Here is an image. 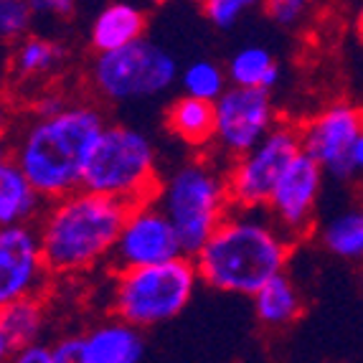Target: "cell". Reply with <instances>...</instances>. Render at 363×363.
<instances>
[{
  "label": "cell",
  "instance_id": "6da1fadb",
  "mask_svg": "<svg viewBox=\"0 0 363 363\" xmlns=\"http://www.w3.org/2000/svg\"><path fill=\"white\" fill-rule=\"evenodd\" d=\"M292 242L267 208L234 206L194 255L203 285L226 295H255L267 279L285 272Z\"/></svg>",
  "mask_w": 363,
  "mask_h": 363
},
{
  "label": "cell",
  "instance_id": "83f0119b",
  "mask_svg": "<svg viewBox=\"0 0 363 363\" xmlns=\"http://www.w3.org/2000/svg\"><path fill=\"white\" fill-rule=\"evenodd\" d=\"M51 348L54 363H82V335H64Z\"/></svg>",
  "mask_w": 363,
  "mask_h": 363
},
{
  "label": "cell",
  "instance_id": "ac0fdd59",
  "mask_svg": "<svg viewBox=\"0 0 363 363\" xmlns=\"http://www.w3.org/2000/svg\"><path fill=\"white\" fill-rule=\"evenodd\" d=\"M252 305H255V318L259 320V325L269 328V330L290 328L303 315V295L295 282L287 277V272H279L272 279H267L252 295Z\"/></svg>",
  "mask_w": 363,
  "mask_h": 363
},
{
  "label": "cell",
  "instance_id": "8fae6325",
  "mask_svg": "<svg viewBox=\"0 0 363 363\" xmlns=\"http://www.w3.org/2000/svg\"><path fill=\"white\" fill-rule=\"evenodd\" d=\"M300 147L320 163L325 176L348 181L353 176L351 147L363 130V109L351 102H333L300 125Z\"/></svg>",
  "mask_w": 363,
  "mask_h": 363
},
{
  "label": "cell",
  "instance_id": "ffe728a7",
  "mask_svg": "<svg viewBox=\"0 0 363 363\" xmlns=\"http://www.w3.org/2000/svg\"><path fill=\"white\" fill-rule=\"evenodd\" d=\"M226 77H229V84L272 91L279 84L282 72H279V64L272 51L259 43H249L231 54L229 64H226Z\"/></svg>",
  "mask_w": 363,
  "mask_h": 363
},
{
  "label": "cell",
  "instance_id": "ba28073f",
  "mask_svg": "<svg viewBox=\"0 0 363 363\" xmlns=\"http://www.w3.org/2000/svg\"><path fill=\"white\" fill-rule=\"evenodd\" d=\"M300 150V130L277 122L255 147L226 160L231 203L239 208H264L279 176Z\"/></svg>",
  "mask_w": 363,
  "mask_h": 363
},
{
  "label": "cell",
  "instance_id": "1f68e13d",
  "mask_svg": "<svg viewBox=\"0 0 363 363\" xmlns=\"http://www.w3.org/2000/svg\"><path fill=\"white\" fill-rule=\"evenodd\" d=\"M13 353H16V343H13V338L8 335L6 325H3V320H0V363L8 361V358H13Z\"/></svg>",
  "mask_w": 363,
  "mask_h": 363
},
{
  "label": "cell",
  "instance_id": "277c9868",
  "mask_svg": "<svg viewBox=\"0 0 363 363\" xmlns=\"http://www.w3.org/2000/svg\"><path fill=\"white\" fill-rule=\"evenodd\" d=\"M157 206L173 221L183 255L194 257L234 208L226 183V160L194 157L160 181Z\"/></svg>",
  "mask_w": 363,
  "mask_h": 363
},
{
  "label": "cell",
  "instance_id": "4dcf8cb0",
  "mask_svg": "<svg viewBox=\"0 0 363 363\" xmlns=\"http://www.w3.org/2000/svg\"><path fill=\"white\" fill-rule=\"evenodd\" d=\"M351 168H353V176H363V130L351 147Z\"/></svg>",
  "mask_w": 363,
  "mask_h": 363
},
{
  "label": "cell",
  "instance_id": "484cf974",
  "mask_svg": "<svg viewBox=\"0 0 363 363\" xmlns=\"http://www.w3.org/2000/svg\"><path fill=\"white\" fill-rule=\"evenodd\" d=\"M320 0H264V13L282 28H300L318 11Z\"/></svg>",
  "mask_w": 363,
  "mask_h": 363
},
{
  "label": "cell",
  "instance_id": "f546056e",
  "mask_svg": "<svg viewBox=\"0 0 363 363\" xmlns=\"http://www.w3.org/2000/svg\"><path fill=\"white\" fill-rule=\"evenodd\" d=\"M36 16H49V18H64L74 11V0H30Z\"/></svg>",
  "mask_w": 363,
  "mask_h": 363
},
{
  "label": "cell",
  "instance_id": "44dd1931",
  "mask_svg": "<svg viewBox=\"0 0 363 363\" xmlns=\"http://www.w3.org/2000/svg\"><path fill=\"white\" fill-rule=\"evenodd\" d=\"M320 242L338 259L363 262V208H345L328 218L320 229Z\"/></svg>",
  "mask_w": 363,
  "mask_h": 363
},
{
  "label": "cell",
  "instance_id": "d6986e66",
  "mask_svg": "<svg viewBox=\"0 0 363 363\" xmlns=\"http://www.w3.org/2000/svg\"><path fill=\"white\" fill-rule=\"evenodd\" d=\"M64 61H67L64 43L46 36H30V33H26L13 46L11 72L18 82L36 84V82L54 77L64 67Z\"/></svg>",
  "mask_w": 363,
  "mask_h": 363
},
{
  "label": "cell",
  "instance_id": "5b68a950",
  "mask_svg": "<svg viewBox=\"0 0 363 363\" xmlns=\"http://www.w3.org/2000/svg\"><path fill=\"white\" fill-rule=\"evenodd\" d=\"M201 277L191 255L147 267L112 269L109 285V310L140 330L173 320L194 300Z\"/></svg>",
  "mask_w": 363,
  "mask_h": 363
},
{
  "label": "cell",
  "instance_id": "603a6c76",
  "mask_svg": "<svg viewBox=\"0 0 363 363\" xmlns=\"http://www.w3.org/2000/svg\"><path fill=\"white\" fill-rule=\"evenodd\" d=\"M178 79H181L183 94L208 99V102H216L224 94L226 86H229L226 67H221V64H216L211 59H194L191 64L183 67Z\"/></svg>",
  "mask_w": 363,
  "mask_h": 363
},
{
  "label": "cell",
  "instance_id": "4316f807",
  "mask_svg": "<svg viewBox=\"0 0 363 363\" xmlns=\"http://www.w3.org/2000/svg\"><path fill=\"white\" fill-rule=\"evenodd\" d=\"M13 358L18 363H54V348L38 338L26 345H18L16 353H13Z\"/></svg>",
  "mask_w": 363,
  "mask_h": 363
},
{
  "label": "cell",
  "instance_id": "8992f818",
  "mask_svg": "<svg viewBox=\"0 0 363 363\" xmlns=\"http://www.w3.org/2000/svg\"><path fill=\"white\" fill-rule=\"evenodd\" d=\"M82 186L130 206L155 199L160 173L150 138L130 125L107 122L91 147Z\"/></svg>",
  "mask_w": 363,
  "mask_h": 363
},
{
  "label": "cell",
  "instance_id": "d4e9b609",
  "mask_svg": "<svg viewBox=\"0 0 363 363\" xmlns=\"http://www.w3.org/2000/svg\"><path fill=\"white\" fill-rule=\"evenodd\" d=\"M33 16L36 11L30 6V0H0V38L13 43L23 38Z\"/></svg>",
  "mask_w": 363,
  "mask_h": 363
},
{
  "label": "cell",
  "instance_id": "e575fe53",
  "mask_svg": "<svg viewBox=\"0 0 363 363\" xmlns=\"http://www.w3.org/2000/svg\"><path fill=\"white\" fill-rule=\"evenodd\" d=\"M152 3H155V6H163V3H170V0H152Z\"/></svg>",
  "mask_w": 363,
  "mask_h": 363
},
{
  "label": "cell",
  "instance_id": "836d02e7",
  "mask_svg": "<svg viewBox=\"0 0 363 363\" xmlns=\"http://www.w3.org/2000/svg\"><path fill=\"white\" fill-rule=\"evenodd\" d=\"M356 28L361 30V36H363V0L358 3V8H356Z\"/></svg>",
  "mask_w": 363,
  "mask_h": 363
},
{
  "label": "cell",
  "instance_id": "7402d4cb",
  "mask_svg": "<svg viewBox=\"0 0 363 363\" xmlns=\"http://www.w3.org/2000/svg\"><path fill=\"white\" fill-rule=\"evenodd\" d=\"M0 320L6 325L16 348L30 343V340H38L43 325H46V308L41 303V295L23 297L18 303L8 305L6 310H0Z\"/></svg>",
  "mask_w": 363,
  "mask_h": 363
},
{
  "label": "cell",
  "instance_id": "52a82bcc",
  "mask_svg": "<svg viewBox=\"0 0 363 363\" xmlns=\"http://www.w3.org/2000/svg\"><path fill=\"white\" fill-rule=\"evenodd\" d=\"M178 74L176 56L143 36L128 46L94 56L89 86L104 102L125 104L168 91L178 82Z\"/></svg>",
  "mask_w": 363,
  "mask_h": 363
},
{
  "label": "cell",
  "instance_id": "cb8c5ba5",
  "mask_svg": "<svg viewBox=\"0 0 363 363\" xmlns=\"http://www.w3.org/2000/svg\"><path fill=\"white\" fill-rule=\"evenodd\" d=\"M208 23L218 30H231L244 16L264 6V0H199Z\"/></svg>",
  "mask_w": 363,
  "mask_h": 363
},
{
  "label": "cell",
  "instance_id": "30bf717a",
  "mask_svg": "<svg viewBox=\"0 0 363 363\" xmlns=\"http://www.w3.org/2000/svg\"><path fill=\"white\" fill-rule=\"evenodd\" d=\"M178 255H183V247L173 221L157 206L155 199L140 201L125 213L120 236L109 257V269L157 264Z\"/></svg>",
  "mask_w": 363,
  "mask_h": 363
},
{
  "label": "cell",
  "instance_id": "5bb4252c",
  "mask_svg": "<svg viewBox=\"0 0 363 363\" xmlns=\"http://www.w3.org/2000/svg\"><path fill=\"white\" fill-rule=\"evenodd\" d=\"M49 201L36 191L26 170L13 157L11 145L0 140V226L33 224Z\"/></svg>",
  "mask_w": 363,
  "mask_h": 363
},
{
  "label": "cell",
  "instance_id": "d6a6232c",
  "mask_svg": "<svg viewBox=\"0 0 363 363\" xmlns=\"http://www.w3.org/2000/svg\"><path fill=\"white\" fill-rule=\"evenodd\" d=\"M11 130V107L0 102V140H6V133Z\"/></svg>",
  "mask_w": 363,
  "mask_h": 363
},
{
  "label": "cell",
  "instance_id": "2e32d148",
  "mask_svg": "<svg viewBox=\"0 0 363 363\" xmlns=\"http://www.w3.org/2000/svg\"><path fill=\"white\" fill-rule=\"evenodd\" d=\"M145 11L128 0H112L94 16L89 26V46L94 54L115 51L145 36Z\"/></svg>",
  "mask_w": 363,
  "mask_h": 363
},
{
  "label": "cell",
  "instance_id": "3957f363",
  "mask_svg": "<svg viewBox=\"0 0 363 363\" xmlns=\"http://www.w3.org/2000/svg\"><path fill=\"white\" fill-rule=\"evenodd\" d=\"M130 203L89 188H77L46 203L38 239L54 277H77L109 264Z\"/></svg>",
  "mask_w": 363,
  "mask_h": 363
},
{
  "label": "cell",
  "instance_id": "f1b7e54d",
  "mask_svg": "<svg viewBox=\"0 0 363 363\" xmlns=\"http://www.w3.org/2000/svg\"><path fill=\"white\" fill-rule=\"evenodd\" d=\"M69 99L61 94V91H54V89H46L41 91L36 97V102H33V115H54V112H59L61 107H67Z\"/></svg>",
  "mask_w": 363,
  "mask_h": 363
},
{
  "label": "cell",
  "instance_id": "9c48e42d",
  "mask_svg": "<svg viewBox=\"0 0 363 363\" xmlns=\"http://www.w3.org/2000/svg\"><path fill=\"white\" fill-rule=\"evenodd\" d=\"M213 107H216V133L211 145L221 160H231L247 152L277 125L272 91L257 86L229 84L224 94L213 102Z\"/></svg>",
  "mask_w": 363,
  "mask_h": 363
},
{
  "label": "cell",
  "instance_id": "7a4b0ae2",
  "mask_svg": "<svg viewBox=\"0 0 363 363\" xmlns=\"http://www.w3.org/2000/svg\"><path fill=\"white\" fill-rule=\"evenodd\" d=\"M107 120L89 102H69L54 115H30L11 143L13 157L46 201L82 188L86 160Z\"/></svg>",
  "mask_w": 363,
  "mask_h": 363
},
{
  "label": "cell",
  "instance_id": "7c38bea8",
  "mask_svg": "<svg viewBox=\"0 0 363 363\" xmlns=\"http://www.w3.org/2000/svg\"><path fill=\"white\" fill-rule=\"evenodd\" d=\"M323 181L325 170L320 168V163L300 150L279 176L272 196L267 201V213L292 242H300L313 231Z\"/></svg>",
  "mask_w": 363,
  "mask_h": 363
},
{
  "label": "cell",
  "instance_id": "4fadbf2b",
  "mask_svg": "<svg viewBox=\"0 0 363 363\" xmlns=\"http://www.w3.org/2000/svg\"><path fill=\"white\" fill-rule=\"evenodd\" d=\"M54 277L33 224L0 226V310L41 295Z\"/></svg>",
  "mask_w": 363,
  "mask_h": 363
},
{
  "label": "cell",
  "instance_id": "9a60e30c",
  "mask_svg": "<svg viewBox=\"0 0 363 363\" xmlns=\"http://www.w3.org/2000/svg\"><path fill=\"white\" fill-rule=\"evenodd\" d=\"M145 358V338L133 323L112 315L82 335V363H138Z\"/></svg>",
  "mask_w": 363,
  "mask_h": 363
},
{
  "label": "cell",
  "instance_id": "e0dca14e",
  "mask_svg": "<svg viewBox=\"0 0 363 363\" xmlns=\"http://www.w3.org/2000/svg\"><path fill=\"white\" fill-rule=\"evenodd\" d=\"M165 128L196 150H206L216 133V107L208 99L181 94L165 109Z\"/></svg>",
  "mask_w": 363,
  "mask_h": 363
}]
</instances>
